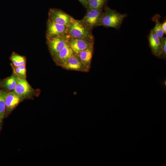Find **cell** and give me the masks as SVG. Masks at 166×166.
Returning <instances> with one entry per match:
<instances>
[{"label":"cell","mask_w":166,"mask_h":166,"mask_svg":"<svg viewBox=\"0 0 166 166\" xmlns=\"http://www.w3.org/2000/svg\"><path fill=\"white\" fill-rule=\"evenodd\" d=\"M67 35L70 38H81L94 39L92 30L81 20L75 19L72 17L68 26Z\"/></svg>","instance_id":"6da1fadb"},{"label":"cell","mask_w":166,"mask_h":166,"mask_svg":"<svg viewBox=\"0 0 166 166\" xmlns=\"http://www.w3.org/2000/svg\"><path fill=\"white\" fill-rule=\"evenodd\" d=\"M127 16L126 14L119 13L107 7L103 13L101 26L118 29Z\"/></svg>","instance_id":"7a4b0ae2"},{"label":"cell","mask_w":166,"mask_h":166,"mask_svg":"<svg viewBox=\"0 0 166 166\" xmlns=\"http://www.w3.org/2000/svg\"><path fill=\"white\" fill-rule=\"evenodd\" d=\"M69 37L66 34L47 39V44L53 59L68 44Z\"/></svg>","instance_id":"3957f363"},{"label":"cell","mask_w":166,"mask_h":166,"mask_svg":"<svg viewBox=\"0 0 166 166\" xmlns=\"http://www.w3.org/2000/svg\"><path fill=\"white\" fill-rule=\"evenodd\" d=\"M103 13L102 10L87 9L86 14L81 21L92 30L97 26H101Z\"/></svg>","instance_id":"277c9868"},{"label":"cell","mask_w":166,"mask_h":166,"mask_svg":"<svg viewBox=\"0 0 166 166\" xmlns=\"http://www.w3.org/2000/svg\"><path fill=\"white\" fill-rule=\"evenodd\" d=\"M68 43L74 53L78 55L82 50L93 46L94 39L69 38Z\"/></svg>","instance_id":"5b68a950"},{"label":"cell","mask_w":166,"mask_h":166,"mask_svg":"<svg viewBox=\"0 0 166 166\" xmlns=\"http://www.w3.org/2000/svg\"><path fill=\"white\" fill-rule=\"evenodd\" d=\"M68 27L57 23L49 18L47 23V39L67 34Z\"/></svg>","instance_id":"8992f818"},{"label":"cell","mask_w":166,"mask_h":166,"mask_svg":"<svg viewBox=\"0 0 166 166\" xmlns=\"http://www.w3.org/2000/svg\"><path fill=\"white\" fill-rule=\"evenodd\" d=\"M49 18L55 22L68 26L72 17L60 10L55 9H50L49 12Z\"/></svg>","instance_id":"52a82bcc"},{"label":"cell","mask_w":166,"mask_h":166,"mask_svg":"<svg viewBox=\"0 0 166 166\" xmlns=\"http://www.w3.org/2000/svg\"><path fill=\"white\" fill-rule=\"evenodd\" d=\"M60 66L68 70L87 72L79 56L75 54L64 61Z\"/></svg>","instance_id":"ba28073f"},{"label":"cell","mask_w":166,"mask_h":166,"mask_svg":"<svg viewBox=\"0 0 166 166\" xmlns=\"http://www.w3.org/2000/svg\"><path fill=\"white\" fill-rule=\"evenodd\" d=\"M16 84L14 91L22 97L28 96L33 89L25 78L16 76Z\"/></svg>","instance_id":"9c48e42d"},{"label":"cell","mask_w":166,"mask_h":166,"mask_svg":"<svg viewBox=\"0 0 166 166\" xmlns=\"http://www.w3.org/2000/svg\"><path fill=\"white\" fill-rule=\"evenodd\" d=\"M148 38L152 53L155 56L160 57L162 52L160 39L153 30H151Z\"/></svg>","instance_id":"30bf717a"},{"label":"cell","mask_w":166,"mask_h":166,"mask_svg":"<svg viewBox=\"0 0 166 166\" xmlns=\"http://www.w3.org/2000/svg\"><path fill=\"white\" fill-rule=\"evenodd\" d=\"M22 97L14 91L5 92L6 110L9 112L15 108L22 100Z\"/></svg>","instance_id":"8fae6325"},{"label":"cell","mask_w":166,"mask_h":166,"mask_svg":"<svg viewBox=\"0 0 166 166\" xmlns=\"http://www.w3.org/2000/svg\"><path fill=\"white\" fill-rule=\"evenodd\" d=\"M93 46L84 49L78 55L82 64L87 71L89 70L93 54Z\"/></svg>","instance_id":"7c38bea8"},{"label":"cell","mask_w":166,"mask_h":166,"mask_svg":"<svg viewBox=\"0 0 166 166\" xmlns=\"http://www.w3.org/2000/svg\"><path fill=\"white\" fill-rule=\"evenodd\" d=\"M74 53L69 43L58 53L53 60L57 65L60 66L65 61L72 56Z\"/></svg>","instance_id":"4fadbf2b"},{"label":"cell","mask_w":166,"mask_h":166,"mask_svg":"<svg viewBox=\"0 0 166 166\" xmlns=\"http://www.w3.org/2000/svg\"><path fill=\"white\" fill-rule=\"evenodd\" d=\"M17 76L13 75L3 81V86L10 90H14L16 84Z\"/></svg>","instance_id":"5bb4252c"},{"label":"cell","mask_w":166,"mask_h":166,"mask_svg":"<svg viewBox=\"0 0 166 166\" xmlns=\"http://www.w3.org/2000/svg\"><path fill=\"white\" fill-rule=\"evenodd\" d=\"M107 0H88L87 9L102 10Z\"/></svg>","instance_id":"9a60e30c"},{"label":"cell","mask_w":166,"mask_h":166,"mask_svg":"<svg viewBox=\"0 0 166 166\" xmlns=\"http://www.w3.org/2000/svg\"><path fill=\"white\" fill-rule=\"evenodd\" d=\"M10 59L14 66L19 67L26 65V59L23 56L16 53H13L10 57Z\"/></svg>","instance_id":"2e32d148"},{"label":"cell","mask_w":166,"mask_h":166,"mask_svg":"<svg viewBox=\"0 0 166 166\" xmlns=\"http://www.w3.org/2000/svg\"><path fill=\"white\" fill-rule=\"evenodd\" d=\"M5 92L0 90V115L2 119L5 115L6 111Z\"/></svg>","instance_id":"e0dca14e"},{"label":"cell","mask_w":166,"mask_h":166,"mask_svg":"<svg viewBox=\"0 0 166 166\" xmlns=\"http://www.w3.org/2000/svg\"><path fill=\"white\" fill-rule=\"evenodd\" d=\"M156 24L154 28L152 29L160 39L162 38L164 34L162 28V24L157 18H156Z\"/></svg>","instance_id":"ac0fdd59"},{"label":"cell","mask_w":166,"mask_h":166,"mask_svg":"<svg viewBox=\"0 0 166 166\" xmlns=\"http://www.w3.org/2000/svg\"><path fill=\"white\" fill-rule=\"evenodd\" d=\"M160 40L162 49V52L160 57L165 59L166 56V38L163 37Z\"/></svg>","instance_id":"d6986e66"},{"label":"cell","mask_w":166,"mask_h":166,"mask_svg":"<svg viewBox=\"0 0 166 166\" xmlns=\"http://www.w3.org/2000/svg\"><path fill=\"white\" fill-rule=\"evenodd\" d=\"M84 6L87 8L88 0H78Z\"/></svg>","instance_id":"ffe728a7"},{"label":"cell","mask_w":166,"mask_h":166,"mask_svg":"<svg viewBox=\"0 0 166 166\" xmlns=\"http://www.w3.org/2000/svg\"><path fill=\"white\" fill-rule=\"evenodd\" d=\"M164 34H166V21H165L161 25Z\"/></svg>","instance_id":"44dd1931"},{"label":"cell","mask_w":166,"mask_h":166,"mask_svg":"<svg viewBox=\"0 0 166 166\" xmlns=\"http://www.w3.org/2000/svg\"><path fill=\"white\" fill-rule=\"evenodd\" d=\"M3 119L0 115V124H1L2 122V120Z\"/></svg>","instance_id":"7402d4cb"},{"label":"cell","mask_w":166,"mask_h":166,"mask_svg":"<svg viewBox=\"0 0 166 166\" xmlns=\"http://www.w3.org/2000/svg\"><path fill=\"white\" fill-rule=\"evenodd\" d=\"M0 130H1V127H0Z\"/></svg>","instance_id":"603a6c76"}]
</instances>
